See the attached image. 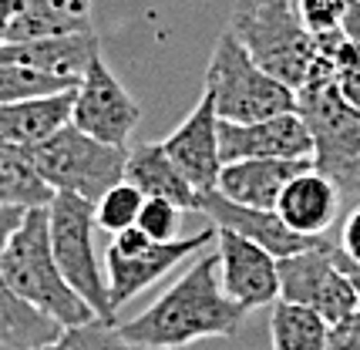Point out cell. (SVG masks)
Segmentation results:
<instances>
[{
  "label": "cell",
  "instance_id": "cell-10",
  "mask_svg": "<svg viewBox=\"0 0 360 350\" xmlns=\"http://www.w3.org/2000/svg\"><path fill=\"white\" fill-rule=\"evenodd\" d=\"M141 108L139 101L128 95V88L115 78L101 51L94 54V61L88 64L81 84L75 88V112H71V122L88 131L101 142L111 145H128L131 131L139 128Z\"/></svg>",
  "mask_w": 360,
  "mask_h": 350
},
{
  "label": "cell",
  "instance_id": "cell-7",
  "mask_svg": "<svg viewBox=\"0 0 360 350\" xmlns=\"http://www.w3.org/2000/svg\"><path fill=\"white\" fill-rule=\"evenodd\" d=\"M47 226H51V246L61 266L64 280L78 290L101 320H115V306L108 300V280L98 270L94 256V202L75 192H54L47 202Z\"/></svg>",
  "mask_w": 360,
  "mask_h": 350
},
{
  "label": "cell",
  "instance_id": "cell-19",
  "mask_svg": "<svg viewBox=\"0 0 360 350\" xmlns=\"http://www.w3.org/2000/svg\"><path fill=\"white\" fill-rule=\"evenodd\" d=\"M125 179L131 186H139L145 192V199H169L186 212H199V199L202 192L179 172V165L169 159L162 142H139L135 148H128L125 162Z\"/></svg>",
  "mask_w": 360,
  "mask_h": 350
},
{
  "label": "cell",
  "instance_id": "cell-21",
  "mask_svg": "<svg viewBox=\"0 0 360 350\" xmlns=\"http://www.w3.org/2000/svg\"><path fill=\"white\" fill-rule=\"evenodd\" d=\"M94 31V0H14L11 37H61V34H91Z\"/></svg>",
  "mask_w": 360,
  "mask_h": 350
},
{
  "label": "cell",
  "instance_id": "cell-14",
  "mask_svg": "<svg viewBox=\"0 0 360 350\" xmlns=\"http://www.w3.org/2000/svg\"><path fill=\"white\" fill-rule=\"evenodd\" d=\"M199 212H202L212 226L233 229V233H239V236L259 242V246L269 249L276 259L293 256V253H300V249H310V246H316V242L323 239V236H303V233H297V229H290V226L280 219V212H276V209L243 206V202L226 199L219 189L202 192V199H199Z\"/></svg>",
  "mask_w": 360,
  "mask_h": 350
},
{
  "label": "cell",
  "instance_id": "cell-18",
  "mask_svg": "<svg viewBox=\"0 0 360 350\" xmlns=\"http://www.w3.org/2000/svg\"><path fill=\"white\" fill-rule=\"evenodd\" d=\"M101 51L98 34H61V37H31V41H7L0 48V64H31L64 78H84L88 64Z\"/></svg>",
  "mask_w": 360,
  "mask_h": 350
},
{
  "label": "cell",
  "instance_id": "cell-11",
  "mask_svg": "<svg viewBox=\"0 0 360 350\" xmlns=\"http://www.w3.org/2000/svg\"><path fill=\"white\" fill-rule=\"evenodd\" d=\"M216 253L222 290L236 303H243L246 310H259L280 300V259L269 249L233 229L216 226Z\"/></svg>",
  "mask_w": 360,
  "mask_h": 350
},
{
  "label": "cell",
  "instance_id": "cell-13",
  "mask_svg": "<svg viewBox=\"0 0 360 350\" xmlns=\"http://www.w3.org/2000/svg\"><path fill=\"white\" fill-rule=\"evenodd\" d=\"M165 152L169 159L179 165V172L199 192H212L219 186L222 172V152H219V115H216V101L202 88L199 105L192 108L182 125L165 135Z\"/></svg>",
  "mask_w": 360,
  "mask_h": 350
},
{
  "label": "cell",
  "instance_id": "cell-2",
  "mask_svg": "<svg viewBox=\"0 0 360 350\" xmlns=\"http://www.w3.org/2000/svg\"><path fill=\"white\" fill-rule=\"evenodd\" d=\"M4 280L20 300L44 310L61 327H78L98 317L91 303L64 280L61 266L54 259L47 206H31L11 233L4 249Z\"/></svg>",
  "mask_w": 360,
  "mask_h": 350
},
{
  "label": "cell",
  "instance_id": "cell-31",
  "mask_svg": "<svg viewBox=\"0 0 360 350\" xmlns=\"http://www.w3.org/2000/svg\"><path fill=\"white\" fill-rule=\"evenodd\" d=\"M340 31H344L347 37L354 41V44H360V0H350V7H347Z\"/></svg>",
  "mask_w": 360,
  "mask_h": 350
},
{
  "label": "cell",
  "instance_id": "cell-8",
  "mask_svg": "<svg viewBox=\"0 0 360 350\" xmlns=\"http://www.w3.org/2000/svg\"><path fill=\"white\" fill-rule=\"evenodd\" d=\"M216 242V226L202 229L195 236L169 239L158 242L148 233H141L139 226H128L122 233H115L105 256V280H108V300L118 310L122 303L139 297L141 290H148L155 280H162L179 263H186L188 256L202 253V246Z\"/></svg>",
  "mask_w": 360,
  "mask_h": 350
},
{
  "label": "cell",
  "instance_id": "cell-25",
  "mask_svg": "<svg viewBox=\"0 0 360 350\" xmlns=\"http://www.w3.org/2000/svg\"><path fill=\"white\" fill-rule=\"evenodd\" d=\"M37 350H145L128 344L125 337L118 334V320H101L94 317L78 327H64L58 340H51Z\"/></svg>",
  "mask_w": 360,
  "mask_h": 350
},
{
  "label": "cell",
  "instance_id": "cell-22",
  "mask_svg": "<svg viewBox=\"0 0 360 350\" xmlns=\"http://www.w3.org/2000/svg\"><path fill=\"white\" fill-rule=\"evenodd\" d=\"M54 189L47 186L41 172L34 169L27 148L0 142V206H47Z\"/></svg>",
  "mask_w": 360,
  "mask_h": 350
},
{
  "label": "cell",
  "instance_id": "cell-1",
  "mask_svg": "<svg viewBox=\"0 0 360 350\" xmlns=\"http://www.w3.org/2000/svg\"><path fill=\"white\" fill-rule=\"evenodd\" d=\"M246 313L250 310L222 290L219 253H212L192 263L148 310L118 323V334L145 350L188 347L195 340L239 334Z\"/></svg>",
  "mask_w": 360,
  "mask_h": 350
},
{
  "label": "cell",
  "instance_id": "cell-17",
  "mask_svg": "<svg viewBox=\"0 0 360 350\" xmlns=\"http://www.w3.org/2000/svg\"><path fill=\"white\" fill-rule=\"evenodd\" d=\"M314 159H243V162H226L219 172V186L216 189L243 206L256 209H276L280 192L286 182L310 169Z\"/></svg>",
  "mask_w": 360,
  "mask_h": 350
},
{
  "label": "cell",
  "instance_id": "cell-4",
  "mask_svg": "<svg viewBox=\"0 0 360 350\" xmlns=\"http://www.w3.org/2000/svg\"><path fill=\"white\" fill-rule=\"evenodd\" d=\"M337 64L316 54L307 81L297 88V112L314 135V169L330 175L337 189H354V165L360 159V112L337 91Z\"/></svg>",
  "mask_w": 360,
  "mask_h": 350
},
{
  "label": "cell",
  "instance_id": "cell-20",
  "mask_svg": "<svg viewBox=\"0 0 360 350\" xmlns=\"http://www.w3.org/2000/svg\"><path fill=\"white\" fill-rule=\"evenodd\" d=\"M75 112V88L44 98H24V101H0V142L31 148L54 135L58 128L71 122Z\"/></svg>",
  "mask_w": 360,
  "mask_h": 350
},
{
  "label": "cell",
  "instance_id": "cell-27",
  "mask_svg": "<svg viewBox=\"0 0 360 350\" xmlns=\"http://www.w3.org/2000/svg\"><path fill=\"white\" fill-rule=\"evenodd\" d=\"M182 212L186 209H179L175 202L169 199H145V206L139 212V229L141 233H148L152 239L158 242H169V239H179V229H182Z\"/></svg>",
  "mask_w": 360,
  "mask_h": 350
},
{
  "label": "cell",
  "instance_id": "cell-28",
  "mask_svg": "<svg viewBox=\"0 0 360 350\" xmlns=\"http://www.w3.org/2000/svg\"><path fill=\"white\" fill-rule=\"evenodd\" d=\"M347 7H350V0H300V14L314 34L337 31L344 24Z\"/></svg>",
  "mask_w": 360,
  "mask_h": 350
},
{
  "label": "cell",
  "instance_id": "cell-34",
  "mask_svg": "<svg viewBox=\"0 0 360 350\" xmlns=\"http://www.w3.org/2000/svg\"><path fill=\"white\" fill-rule=\"evenodd\" d=\"M169 350H182V347H169Z\"/></svg>",
  "mask_w": 360,
  "mask_h": 350
},
{
  "label": "cell",
  "instance_id": "cell-29",
  "mask_svg": "<svg viewBox=\"0 0 360 350\" xmlns=\"http://www.w3.org/2000/svg\"><path fill=\"white\" fill-rule=\"evenodd\" d=\"M323 350H360V306L330 323Z\"/></svg>",
  "mask_w": 360,
  "mask_h": 350
},
{
  "label": "cell",
  "instance_id": "cell-12",
  "mask_svg": "<svg viewBox=\"0 0 360 350\" xmlns=\"http://www.w3.org/2000/svg\"><path fill=\"white\" fill-rule=\"evenodd\" d=\"M219 152L222 165L243 159H314V135L293 108L259 122H219Z\"/></svg>",
  "mask_w": 360,
  "mask_h": 350
},
{
  "label": "cell",
  "instance_id": "cell-30",
  "mask_svg": "<svg viewBox=\"0 0 360 350\" xmlns=\"http://www.w3.org/2000/svg\"><path fill=\"white\" fill-rule=\"evenodd\" d=\"M340 249H344L354 263H360V206H354V212L344 219V229H340Z\"/></svg>",
  "mask_w": 360,
  "mask_h": 350
},
{
  "label": "cell",
  "instance_id": "cell-24",
  "mask_svg": "<svg viewBox=\"0 0 360 350\" xmlns=\"http://www.w3.org/2000/svg\"><path fill=\"white\" fill-rule=\"evenodd\" d=\"M81 78L51 74L31 64H0V101H24V98H44L58 91L78 88Z\"/></svg>",
  "mask_w": 360,
  "mask_h": 350
},
{
  "label": "cell",
  "instance_id": "cell-15",
  "mask_svg": "<svg viewBox=\"0 0 360 350\" xmlns=\"http://www.w3.org/2000/svg\"><path fill=\"white\" fill-rule=\"evenodd\" d=\"M27 209L20 206H0V350H37L61 337V323L47 317L44 310L20 300L4 280V249L7 239L24 219Z\"/></svg>",
  "mask_w": 360,
  "mask_h": 350
},
{
  "label": "cell",
  "instance_id": "cell-5",
  "mask_svg": "<svg viewBox=\"0 0 360 350\" xmlns=\"http://www.w3.org/2000/svg\"><path fill=\"white\" fill-rule=\"evenodd\" d=\"M205 91L216 101L219 122H259L297 108V88H290L286 81L269 74L263 64H256V58L239 44V37L229 27L212 44L205 67Z\"/></svg>",
  "mask_w": 360,
  "mask_h": 350
},
{
  "label": "cell",
  "instance_id": "cell-3",
  "mask_svg": "<svg viewBox=\"0 0 360 350\" xmlns=\"http://www.w3.org/2000/svg\"><path fill=\"white\" fill-rule=\"evenodd\" d=\"M226 27L239 37L256 64L300 88L314 67L320 44L300 14V0H239Z\"/></svg>",
  "mask_w": 360,
  "mask_h": 350
},
{
  "label": "cell",
  "instance_id": "cell-32",
  "mask_svg": "<svg viewBox=\"0 0 360 350\" xmlns=\"http://www.w3.org/2000/svg\"><path fill=\"white\" fill-rule=\"evenodd\" d=\"M11 14H14V0H0V48L11 37Z\"/></svg>",
  "mask_w": 360,
  "mask_h": 350
},
{
  "label": "cell",
  "instance_id": "cell-16",
  "mask_svg": "<svg viewBox=\"0 0 360 350\" xmlns=\"http://www.w3.org/2000/svg\"><path fill=\"white\" fill-rule=\"evenodd\" d=\"M340 199L344 192L337 189V182L310 165L286 182L276 212L290 229H297L303 236H323L340 216Z\"/></svg>",
  "mask_w": 360,
  "mask_h": 350
},
{
  "label": "cell",
  "instance_id": "cell-23",
  "mask_svg": "<svg viewBox=\"0 0 360 350\" xmlns=\"http://www.w3.org/2000/svg\"><path fill=\"white\" fill-rule=\"evenodd\" d=\"M327 320L316 310L293 300H276L269 313V344L273 350H323Z\"/></svg>",
  "mask_w": 360,
  "mask_h": 350
},
{
  "label": "cell",
  "instance_id": "cell-6",
  "mask_svg": "<svg viewBox=\"0 0 360 350\" xmlns=\"http://www.w3.org/2000/svg\"><path fill=\"white\" fill-rule=\"evenodd\" d=\"M27 155L54 192H75V195L98 202L111 186L125 179L128 148L101 142L88 131H81L75 122H68L54 135H47L44 142L31 145Z\"/></svg>",
  "mask_w": 360,
  "mask_h": 350
},
{
  "label": "cell",
  "instance_id": "cell-26",
  "mask_svg": "<svg viewBox=\"0 0 360 350\" xmlns=\"http://www.w3.org/2000/svg\"><path fill=\"white\" fill-rule=\"evenodd\" d=\"M145 206V192L139 186H131L128 179H122L118 186H111L98 202H94V219L101 229L108 233H122L128 226L139 223V212Z\"/></svg>",
  "mask_w": 360,
  "mask_h": 350
},
{
  "label": "cell",
  "instance_id": "cell-33",
  "mask_svg": "<svg viewBox=\"0 0 360 350\" xmlns=\"http://www.w3.org/2000/svg\"><path fill=\"white\" fill-rule=\"evenodd\" d=\"M350 195H360V159L354 165V189H350Z\"/></svg>",
  "mask_w": 360,
  "mask_h": 350
},
{
  "label": "cell",
  "instance_id": "cell-9",
  "mask_svg": "<svg viewBox=\"0 0 360 350\" xmlns=\"http://www.w3.org/2000/svg\"><path fill=\"white\" fill-rule=\"evenodd\" d=\"M280 300L303 303L316 310L327 323H333L347 317L350 310H357L360 293L350 283V276L337 266L330 242L320 239L310 249H300L280 259Z\"/></svg>",
  "mask_w": 360,
  "mask_h": 350
}]
</instances>
